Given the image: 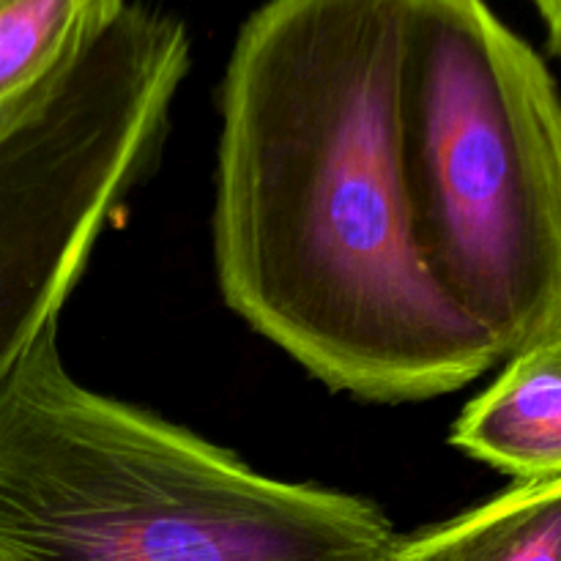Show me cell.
<instances>
[{
  "label": "cell",
  "mask_w": 561,
  "mask_h": 561,
  "mask_svg": "<svg viewBox=\"0 0 561 561\" xmlns=\"http://www.w3.org/2000/svg\"><path fill=\"white\" fill-rule=\"evenodd\" d=\"M449 442L518 482L561 477V332L510 356L499 381L466 405Z\"/></svg>",
  "instance_id": "5b68a950"
},
{
  "label": "cell",
  "mask_w": 561,
  "mask_h": 561,
  "mask_svg": "<svg viewBox=\"0 0 561 561\" xmlns=\"http://www.w3.org/2000/svg\"><path fill=\"white\" fill-rule=\"evenodd\" d=\"M400 148L416 250L499 362L561 332L557 82L485 0H411Z\"/></svg>",
  "instance_id": "3957f363"
},
{
  "label": "cell",
  "mask_w": 561,
  "mask_h": 561,
  "mask_svg": "<svg viewBox=\"0 0 561 561\" xmlns=\"http://www.w3.org/2000/svg\"><path fill=\"white\" fill-rule=\"evenodd\" d=\"M411 0H266L222 82L214 261L230 310L327 387L438 398L499 362L427 272L400 148Z\"/></svg>",
  "instance_id": "6da1fadb"
},
{
  "label": "cell",
  "mask_w": 561,
  "mask_h": 561,
  "mask_svg": "<svg viewBox=\"0 0 561 561\" xmlns=\"http://www.w3.org/2000/svg\"><path fill=\"white\" fill-rule=\"evenodd\" d=\"M164 118L146 88L91 58L0 142V378L58 321L104 225L153 173Z\"/></svg>",
  "instance_id": "277c9868"
},
{
  "label": "cell",
  "mask_w": 561,
  "mask_h": 561,
  "mask_svg": "<svg viewBox=\"0 0 561 561\" xmlns=\"http://www.w3.org/2000/svg\"><path fill=\"white\" fill-rule=\"evenodd\" d=\"M561 477L515 482L482 507L398 540L389 561H559Z\"/></svg>",
  "instance_id": "52a82bcc"
},
{
  "label": "cell",
  "mask_w": 561,
  "mask_h": 561,
  "mask_svg": "<svg viewBox=\"0 0 561 561\" xmlns=\"http://www.w3.org/2000/svg\"><path fill=\"white\" fill-rule=\"evenodd\" d=\"M531 5H535L542 25H546L548 47L557 55L561 49V0H531Z\"/></svg>",
  "instance_id": "ba28073f"
},
{
  "label": "cell",
  "mask_w": 561,
  "mask_h": 561,
  "mask_svg": "<svg viewBox=\"0 0 561 561\" xmlns=\"http://www.w3.org/2000/svg\"><path fill=\"white\" fill-rule=\"evenodd\" d=\"M394 542L365 499L77 383L58 321L0 378V561H389Z\"/></svg>",
  "instance_id": "7a4b0ae2"
},
{
  "label": "cell",
  "mask_w": 561,
  "mask_h": 561,
  "mask_svg": "<svg viewBox=\"0 0 561 561\" xmlns=\"http://www.w3.org/2000/svg\"><path fill=\"white\" fill-rule=\"evenodd\" d=\"M129 0H0V142L58 99Z\"/></svg>",
  "instance_id": "8992f818"
}]
</instances>
